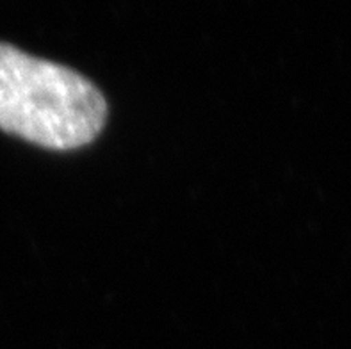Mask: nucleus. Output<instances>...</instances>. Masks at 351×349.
<instances>
[{
  "mask_svg": "<svg viewBox=\"0 0 351 349\" xmlns=\"http://www.w3.org/2000/svg\"><path fill=\"white\" fill-rule=\"evenodd\" d=\"M107 118L102 93L77 71L0 43V128L50 150L91 143Z\"/></svg>",
  "mask_w": 351,
  "mask_h": 349,
  "instance_id": "1",
  "label": "nucleus"
}]
</instances>
